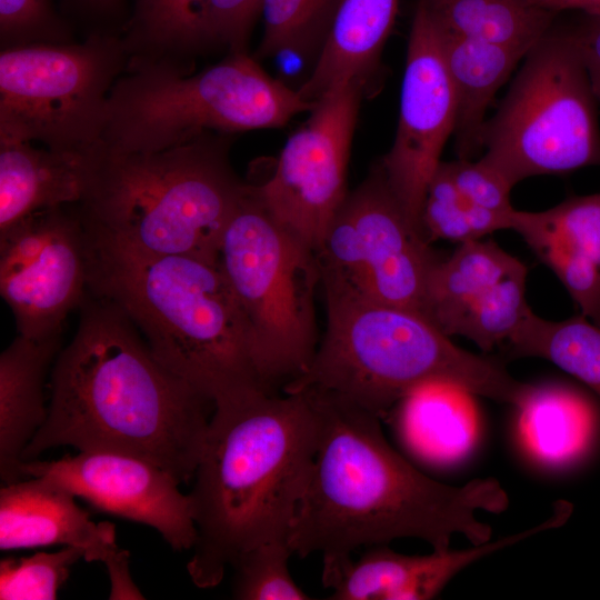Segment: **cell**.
Instances as JSON below:
<instances>
[{
    "label": "cell",
    "instance_id": "cell-23",
    "mask_svg": "<svg viewBox=\"0 0 600 600\" xmlns=\"http://www.w3.org/2000/svg\"><path fill=\"white\" fill-rule=\"evenodd\" d=\"M60 338L18 336L0 356V474L4 483L22 479L21 456L44 423L43 383Z\"/></svg>",
    "mask_w": 600,
    "mask_h": 600
},
{
    "label": "cell",
    "instance_id": "cell-4",
    "mask_svg": "<svg viewBox=\"0 0 600 600\" xmlns=\"http://www.w3.org/2000/svg\"><path fill=\"white\" fill-rule=\"evenodd\" d=\"M84 227L88 291L114 303L168 370L214 406L273 392L258 373L249 326L218 263L141 252Z\"/></svg>",
    "mask_w": 600,
    "mask_h": 600
},
{
    "label": "cell",
    "instance_id": "cell-39",
    "mask_svg": "<svg viewBox=\"0 0 600 600\" xmlns=\"http://www.w3.org/2000/svg\"><path fill=\"white\" fill-rule=\"evenodd\" d=\"M84 8L93 12H111L117 9L121 3V0H76Z\"/></svg>",
    "mask_w": 600,
    "mask_h": 600
},
{
    "label": "cell",
    "instance_id": "cell-11",
    "mask_svg": "<svg viewBox=\"0 0 600 600\" xmlns=\"http://www.w3.org/2000/svg\"><path fill=\"white\" fill-rule=\"evenodd\" d=\"M317 254L324 291L421 313L427 279L438 259L380 166L348 193Z\"/></svg>",
    "mask_w": 600,
    "mask_h": 600
},
{
    "label": "cell",
    "instance_id": "cell-14",
    "mask_svg": "<svg viewBox=\"0 0 600 600\" xmlns=\"http://www.w3.org/2000/svg\"><path fill=\"white\" fill-rule=\"evenodd\" d=\"M454 126L456 98L440 32L418 1L408 39L397 132L380 167L404 213L422 234L426 192Z\"/></svg>",
    "mask_w": 600,
    "mask_h": 600
},
{
    "label": "cell",
    "instance_id": "cell-30",
    "mask_svg": "<svg viewBox=\"0 0 600 600\" xmlns=\"http://www.w3.org/2000/svg\"><path fill=\"white\" fill-rule=\"evenodd\" d=\"M421 226L429 242L441 239L463 243L510 229V221L466 199L441 161L426 192Z\"/></svg>",
    "mask_w": 600,
    "mask_h": 600
},
{
    "label": "cell",
    "instance_id": "cell-21",
    "mask_svg": "<svg viewBox=\"0 0 600 600\" xmlns=\"http://www.w3.org/2000/svg\"><path fill=\"white\" fill-rule=\"evenodd\" d=\"M398 6L399 0H340L316 66L298 90L300 96L316 103L341 84L364 87L378 69Z\"/></svg>",
    "mask_w": 600,
    "mask_h": 600
},
{
    "label": "cell",
    "instance_id": "cell-35",
    "mask_svg": "<svg viewBox=\"0 0 600 600\" xmlns=\"http://www.w3.org/2000/svg\"><path fill=\"white\" fill-rule=\"evenodd\" d=\"M262 0H208L207 36L210 43L231 52L246 51L251 27L261 12Z\"/></svg>",
    "mask_w": 600,
    "mask_h": 600
},
{
    "label": "cell",
    "instance_id": "cell-2",
    "mask_svg": "<svg viewBox=\"0 0 600 600\" xmlns=\"http://www.w3.org/2000/svg\"><path fill=\"white\" fill-rule=\"evenodd\" d=\"M80 309L52 369L47 419L21 461L71 446L138 456L191 480L213 402L168 370L114 303L89 292Z\"/></svg>",
    "mask_w": 600,
    "mask_h": 600
},
{
    "label": "cell",
    "instance_id": "cell-18",
    "mask_svg": "<svg viewBox=\"0 0 600 600\" xmlns=\"http://www.w3.org/2000/svg\"><path fill=\"white\" fill-rule=\"evenodd\" d=\"M60 484L41 477H24L0 490V550L76 547L83 559L112 560L120 548L114 524L96 523Z\"/></svg>",
    "mask_w": 600,
    "mask_h": 600
},
{
    "label": "cell",
    "instance_id": "cell-6",
    "mask_svg": "<svg viewBox=\"0 0 600 600\" xmlns=\"http://www.w3.org/2000/svg\"><path fill=\"white\" fill-rule=\"evenodd\" d=\"M324 297V336L306 370L283 386L287 393L326 391L381 418L431 381L453 382L513 407L531 389L502 363L457 347L417 310L334 291Z\"/></svg>",
    "mask_w": 600,
    "mask_h": 600
},
{
    "label": "cell",
    "instance_id": "cell-38",
    "mask_svg": "<svg viewBox=\"0 0 600 600\" xmlns=\"http://www.w3.org/2000/svg\"><path fill=\"white\" fill-rule=\"evenodd\" d=\"M532 3L554 13L577 10L588 16L600 17V0H530Z\"/></svg>",
    "mask_w": 600,
    "mask_h": 600
},
{
    "label": "cell",
    "instance_id": "cell-31",
    "mask_svg": "<svg viewBox=\"0 0 600 600\" xmlns=\"http://www.w3.org/2000/svg\"><path fill=\"white\" fill-rule=\"evenodd\" d=\"M288 539H276L243 553L234 569L232 596L240 600H309L289 571Z\"/></svg>",
    "mask_w": 600,
    "mask_h": 600
},
{
    "label": "cell",
    "instance_id": "cell-33",
    "mask_svg": "<svg viewBox=\"0 0 600 600\" xmlns=\"http://www.w3.org/2000/svg\"><path fill=\"white\" fill-rule=\"evenodd\" d=\"M0 40L1 49L71 42L51 0H0Z\"/></svg>",
    "mask_w": 600,
    "mask_h": 600
},
{
    "label": "cell",
    "instance_id": "cell-32",
    "mask_svg": "<svg viewBox=\"0 0 600 600\" xmlns=\"http://www.w3.org/2000/svg\"><path fill=\"white\" fill-rule=\"evenodd\" d=\"M83 551L62 547L56 552H37L29 557L0 561L1 600H53L68 580L71 568Z\"/></svg>",
    "mask_w": 600,
    "mask_h": 600
},
{
    "label": "cell",
    "instance_id": "cell-17",
    "mask_svg": "<svg viewBox=\"0 0 600 600\" xmlns=\"http://www.w3.org/2000/svg\"><path fill=\"white\" fill-rule=\"evenodd\" d=\"M539 532V526H534L469 549L433 550L426 556L398 553L387 544L373 546L358 560L350 559L322 573V581L332 589V600L433 599L469 564Z\"/></svg>",
    "mask_w": 600,
    "mask_h": 600
},
{
    "label": "cell",
    "instance_id": "cell-29",
    "mask_svg": "<svg viewBox=\"0 0 600 600\" xmlns=\"http://www.w3.org/2000/svg\"><path fill=\"white\" fill-rule=\"evenodd\" d=\"M340 0H262L261 57L320 51Z\"/></svg>",
    "mask_w": 600,
    "mask_h": 600
},
{
    "label": "cell",
    "instance_id": "cell-3",
    "mask_svg": "<svg viewBox=\"0 0 600 600\" xmlns=\"http://www.w3.org/2000/svg\"><path fill=\"white\" fill-rule=\"evenodd\" d=\"M256 392L214 406L188 493L197 528L188 573L219 584L247 551L288 539L319 440L309 391Z\"/></svg>",
    "mask_w": 600,
    "mask_h": 600
},
{
    "label": "cell",
    "instance_id": "cell-1",
    "mask_svg": "<svg viewBox=\"0 0 600 600\" xmlns=\"http://www.w3.org/2000/svg\"><path fill=\"white\" fill-rule=\"evenodd\" d=\"M303 390L318 411L319 440L288 533L293 554L320 553L327 572L360 547L398 538L421 539L434 551L450 549L454 534L472 544L490 541L491 527L477 513L508 508L498 480L437 481L388 443L379 417L329 392Z\"/></svg>",
    "mask_w": 600,
    "mask_h": 600
},
{
    "label": "cell",
    "instance_id": "cell-37",
    "mask_svg": "<svg viewBox=\"0 0 600 600\" xmlns=\"http://www.w3.org/2000/svg\"><path fill=\"white\" fill-rule=\"evenodd\" d=\"M129 562L130 553L122 549L106 564L111 583L110 599H144L131 579Z\"/></svg>",
    "mask_w": 600,
    "mask_h": 600
},
{
    "label": "cell",
    "instance_id": "cell-7",
    "mask_svg": "<svg viewBox=\"0 0 600 600\" xmlns=\"http://www.w3.org/2000/svg\"><path fill=\"white\" fill-rule=\"evenodd\" d=\"M316 103L272 78L246 51L196 74L143 64L127 68L113 84L100 142L117 153L158 152L207 132L282 127Z\"/></svg>",
    "mask_w": 600,
    "mask_h": 600
},
{
    "label": "cell",
    "instance_id": "cell-36",
    "mask_svg": "<svg viewBox=\"0 0 600 600\" xmlns=\"http://www.w3.org/2000/svg\"><path fill=\"white\" fill-rule=\"evenodd\" d=\"M584 19L567 31L588 71L592 89L600 102V17Z\"/></svg>",
    "mask_w": 600,
    "mask_h": 600
},
{
    "label": "cell",
    "instance_id": "cell-8",
    "mask_svg": "<svg viewBox=\"0 0 600 600\" xmlns=\"http://www.w3.org/2000/svg\"><path fill=\"white\" fill-rule=\"evenodd\" d=\"M247 183V182H246ZM218 264L249 326L258 373L273 391L302 373L317 350V251L247 192L220 244Z\"/></svg>",
    "mask_w": 600,
    "mask_h": 600
},
{
    "label": "cell",
    "instance_id": "cell-22",
    "mask_svg": "<svg viewBox=\"0 0 600 600\" xmlns=\"http://www.w3.org/2000/svg\"><path fill=\"white\" fill-rule=\"evenodd\" d=\"M516 409L519 444L542 467L562 469L573 466L596 443L599 427L596 404L572 387L532 384Z\"/></svg>",
    "mask_w": 600,
    "mask_h": 600
},
{
    "label": "cell",
    "instance_id": "cell-20",
    "mask_svg": "<svg viewBox=\"0 0 600 600\" xmlns=\"http://www.w3.org/2000/svg\"><path fill=\"white\" fill-rule=\"evenodd\" d=\"M90 150L0 142V231L37 211L78 204L87 184Z\"/></svg>",
    "mask_w": 600,
    "mask_h": 600
},
{
    "label": "cell",
    "instance_id": "cell-25",
    "mask_svg": "<svg viewBox=\"0 0 600 600\" xmlns=\"http://www.w3.org/2000/svg\"><path fill=\"white\" fill-rule=\"evenodd\" d=\"M471 391L449 381H431L410 391L401 404L404 438L421 457L439 464L464 460L480 434Z\"/></svg>",
    "mask_w": 600,
    "mask_h": 600
},
{
    "label": "cell",
    "instance_id": "cell-13",
    "mask_svg": "<svg viewBox=\"0 0 600 600\" xmlns=\"http://www.w3.org/2000/svg\"><path fill=\"white\" fill-rule=\"evenodd\" d=\"M87 291V231L79 210H40L0 231V293L20 336L60 338Z\"/></svg>",
    "mask_w": 600,
    "mask_h": 600
},
{
    "label": "cell",
    "instance_id": "cell-19",
    "mask_svg": "<svg viewBox=\"0 0 600 600\" xmlns=\"http://www.w3.org/2000/svg\"><path fill=\"white\" fill-rule=\"evenodd\" d=\"M510 229L558 277L580 313L600 326V192L543 211L514 209Z\"/></svg>",
    "mask_w": 600,
    "mask_h": 600
},
{
    "label": "cell",
    "instance_id": "cell-12",
    "mask_svg": "<svg viewBox=\"0 0 600 600\" xmlns=\"http://www.w3.org/2000/svg\"><path fill=\"white\" fill-rule=\"evenodd\" d=\"M363 86L341 84L310 110L283 146L272 174L247 182L263 208L316 251L343 206Z\"/></svg>",
    "mask_w": 600,
    "mask_h": 600
},
{
    "label": "cell",
    "instance_id": "cell-34",
    "mask_svg": "<svg viewBox=\"0 0 600 600\" xmlns=\"http://www.w3.org/2000/svg\"><path fill=\"white\" fill-rule=\"evenodd\" d=\"M461 194L471 203L510 221L514 208L510 203L512 187L481 158L477 161L459 159L444 162Z\"/></svg>",
    "mask_w": 600,
    "mask_h": 600
},
{
    "label": "cell",
    "instance_id": "cell-27",
    "mask_svg": "<svg viewBox=\"0 0 600 600\" xmlns=\"http://www.w3.org/2000/svg\"><path fill=\"white\" fill-rule=\"evenodd\" d=\"M439 29L463 38L530 51L554 12L530 0H418Z\"/></svg>",
    "mask_w": 600,
    "mask_h": 600
},
{
    "label": "cell",
    "instance_id": "cell-28",
    "mask_svg": "<svg viewBox=\"0 0 600 600\" xmlns=\"http://www.w3.org/2000/svg\"><path fill=\"white\" fill-rule=\"evenodd\" d=\"M507 344L513 356L549 360L600 400V326L583 314L550 321L531 310Z\"/></svg>",
    "mask_w": 600,
    "mask_h": 600
},
{
    "label": "cell",
    "instance_id": "cell-24",
    "mask_svg": "<svg viewBox=\"0 0 600 600\" xmlns=\"http://www.w3.org/2000/svg\"><path fill=\"white\" fill-rule=\"evenodd\" d=\"M439 32L456 98V147L470 159L482 149L488 108L528 51Z\"/></svg>",
    "mask_w": 600,
    "mask_h": 600
},
{
    "label": "cell",
    "instance_id": "cell-15",
    "mask_svg": "<svg viewBox=\"0 0 600 600\" xmlns=\"http://www.w3.org/2000/svg\"><path fill=\"white\" fill-rule=\"evenodd\" d=\"M21 477L53 481L94 509L149 526L176 551L192 549L197 528L188 494L160 466L130 453L78 451L57 460L20 463Z\"/></svg>",
    "mask_w": 600,
    "mask_h": 600
},
{
    "label": "cell",
    "instance_id": "cell-16",
    "mask_svg": "<svg viewBox=\"0 0 600 600\" xmlns=\"http://www.w3.org/2000/svg\"><path fill=\"white\" fill-rule=\"evenodd\" d=\"M526 266L493 241L460 243L430 269L422 313L444 334L483 351L507 343L528 313Z\"/></svg>",
    "mask_w": 600,
    "mask_h": 600
},
{
    "label": "cell",
    "instance_id": "cell-9",
    "mask_svg": "<svg viewBox=\"0 0 600 600\" xmlns=\"http://www.w3.org/2000/svg\"><path fill=\"white\" fill-rule=\"evenodd\" d=\"M598 99L567 31L526 54L482 133L481 159L513 188L543 174L600 166Z\"/></svg>",
    "mask_w": 600,
    "mask_h": 600
},
{
    "label": "cell",
    "instance_id": "cell-5",
    "mask_svg": "<svg viewBox=\"0 0 600 600\" xmlns=\"http://www.w3.org/2000/svg\"><path fill=\"white\" fill-rule=\"evenodd\" d=\"M229 144L212 132L163 151L90 150L83 222L151 254L190 256L218 263L224 230L247 192Z\"/></svg>",
    "mask_w": 600,
    "mask_h": 600
},
{
    "label": "cell",
    "instance_id": "cell-10",
    "mask_svg": "<svg viewBox=\"0 0 600 600\" xmlns=\"http://www.w3.org/2000/svg\"><path fill=\"white\" fill-rule=\"evenodd\" d=\"M122 38L1 49L0 142L86 152L101 141L110 91L127 70Z\"/></svg>",
    "mask_w": 600,
    "mask_h": 600
},
{
    "label": "cell",
    "instance_id": "cell-26",
    "mask_svg": "<svg viewBox=\"0 0 600 600\" xmlns=\"http://www.w3.org/2000/svg\"><path fill=\"white\" fill-rule=\"evenodd\" d=\"M208 0H134L122 38L127 68L163 64L190 73V57L209 44Z\"/></svg>",
    "mask_w": 600,
    "mask_h": 600
}]
</instances>
